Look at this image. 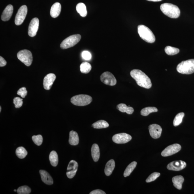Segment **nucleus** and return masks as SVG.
<instances>
[{
    "label": "nucleus",
    "mask_w": 194,
    "mask_h": 194,
    "mask_svg": "<svg viewBox=\"0 0 194 194\" xmlns=\"http://www.w3.org/2000/svg\"><path fill=\"white\" fill-rule=\"evenodd\" d=\"M27 13V8L26 5H22L18 9L15 19V24L16 25H20L24 21Z\"/></svg>",
    "instance_id": "6e6552de"
},
{
    "label": "nucleus",
    "mask_w": 194,
    "mask_h": 194,
    "mask_svg": "<svg viewBox=\"0 0 194 194\" xmlns=\"http://www.w3.org/2000/svg\"><path fill=\"white\" fill-rule=\"evenodd\" d=\"M56 77L53 73H49L46 75L43 81V85L45 89L49 90L55 80Z\"/></svg>",
    "instance_id": "dca6fc26"
},
{
    "label": "nucleus",
    "mask_w": 194,
    "mask_h": 194,
    "mask_svg": "<svg viewBox=\"0 0 194 194\" xmlns=\"http://www.w3.org/2000/svg\"><path fill=\"white\" fill-rule=\"evenodd\" d=\"M82 57L84 59L89 61L91 59L92 56L90 52L87 51H84L82 53Z\"/></svg>",
    "instance_id": "4c0bfd02"
},
{
    "label": "nucleus",
    "mask_w": 194,
    "mask_h": 194,
    "mask_svg": "<svg viewBox=\"0 0 194 194\" xmlns=\"http://www.w3.org/2000/svg\"><path fill=\"white\" fill-rule=\"evenodd\" d=\"M13 11H14V7L12 5H7L2 14V20L4 21H6L10 20L12 16Z\"/></svg>",
    "instance_id": "f3484780"
},
{
    "label": "nucleus",
    "mask_w": 194,
    "mask_h": 194,
    "mask_svg": "<svg viewBox=\"0 0 194 194\" xmlns=\"http://www.w3.org/2000/svg\"><path fill=\"white\" fill-rule=\"evenodd\" d=\"M91 155L94 161L97 162L99 161L100 156V149L98 145L97 144H94L92 146L91 150Z\"/></svg>",
    "instance_id": "4be33fe9"
},
{
    "label": "nucleus",
    "mask_w": 194,
    "mask_h": 194,
    "mask_svg": "<svg viewBox=\"0 0 194 194\" xmlns=\"http://www.w3.org/2000/svg\"><path fill=\"white\" fill-rule=\"evenodd\" d=\"M137 164L136 162L133 161L128 166L124 173V176L126 177L131 174L136 167Z\"/></svg>",
    "instance_id": "c756f323"
},
{
    "label": "nucleus",
    "mask_w": 194,
    "mask_h": 194,
    "mask_svg": "<svg viewBox=\"0 0 194 194\" xmlns=\"http://www.w3.org/2000/svg\"><path fill=\"white\" fill-rule=\"evenodd\" d=\"M41 180L47 185H50L53 184V180L52 177L48 172L44 170H40Z\"/></svg>",
    "instance_id": "a211bd4d"
},
{
    "label": "nucleus",
    "mask_w": 194,
    "mask_h": 194,
    "mask_svg": "<svg viewBox=\"0 0 194 194\" xmlns=\"http://www.w3.org/2000/svg\"><path fill=\"white\" fill-rule=\"evenodd\" d=\"M115 167V163L114 160L109 161L105 165V173L107 176H110L112 174Z\"/></svg>",
    "instance_id": "412c9836"
},
{
    "label": "nucleus",
    "mask_w": 194,
    "mask_h": 194,
    "mask_svg": "<svg viewBox=\"0 0 194 194\" xmlns=\"http://www.w3.org/2000/svg\"><path fill=\"white\" fill-rule=\"evenodd\" d=\"M101 81L107 85L113 86L116 84V80L114 75L109 72H105L101 75Z\"/></svg>",
    "instance_id": "1a4fd4ad"
},
{
    "label": "nucleus",
    "mask_w": 194,
    "mask_h": 194,
    "mask_svg": "<svg viewBox=\"0 0 194 194\" xmlns=\"http://www.w3.org/2000/svg\"><path fill=\"white\" fill-rule=\"evenodd\" d=\"M184 116V113L183 112L179 113L177 115L173 121V125L175 127H177L182 123Z\"/></svg>",
    "instance_id": "473e14b6"
},
{
    "label": "nucleus",
    "mask_w": 194,
    "mask_h": 194,
    "mask_svg": "<svg viewBox=\"0 0 194 194\" xmlns=\"http://www.w3.org/2000/svg\"><path fill=\"white\" fill-rule=\"evenodd\" d=\"M51 164L54 167L58 165V157L57 153L54 151H52L50 152L49 157Z\"/></svg>",
    "instance_id": "bb28decb"
},
{
    "label": "nucleus",
    "mask_w": 194,
    "mask_h": 194,
    "mask_svg": "<svg viewBox=\"0 0 194 194\" xmlns=\"http://www.w3.org/2000/svg\"><path fill=\"white\" fill-rule=\"evenodd\" d=\"M186 166L185 162L179 161L171 162L167 165V167L169 170L178 171L185 168Z\"/></svg>",
    "instance_id": "2eb2a0df"
},
{
    "label": "nucleus",
    "mask_w": 194,
    "mask_h": 194,
    "mask_svg": "<svg viewBox=\"0 0 194 194\" xmlns=\"http://www.w3.org/2000/svg\"><path fill=\"white\" fill-rule=\"evenodd\" d=\"M138 32L142 39L146 42L152 43L155 42V37L152 31L146 26L144 25H139Z\"/></svg>",
    "instance_id": "7ed1b4c3"
},
{
    "label": "nucleus",
    "mask_w": 194,
    "mask_h": 194,
    "mask_svg": "<svg viewBox=\"0 0 194 194\" xmlns=\"http://www.w3.org/2000/svg\"><path fill=\"white\" fill-rule=\"evenodd\" d=\"M92 127L94 129H102L109 127V124L108 122L104 120H100L92 124Z\"/></svg>",
    "instance_id": "a878e982"
},
{
    "label": "nucleus",
    "mask_w": 194,
    "mask_h": 194,
    "mask_svg": "<svg viewBox=\"0 0 194 194\" xmlns=\"http://www.w3.org/2000/svg\"><path fill=\"white\" fill-rule=\"evenodd\" d=\"M17 192L18 194H29L31 193V189L27 186H22L18 188Z\"/></svg>",
    "instance_id": "72a5a7b5"
},
{
    "label": "nucleus",
    "mask_w": 194,
    "mask_h": 194,
    "mask_svg": "<svg viewBox=\"0 0 194 194\" xmlns=\"http://www.w3.org/2000/svg\"><path fill=\"white\" fill-rule=\"evenodd\" d=\"M148 129L150 135L152 138L157 139L161 137L162 131L161 126L157 124H152L149 126Z\"/></svg>",
    "instance_id": "4468645a"
},
{
    "label": "nucleus",
    "mask_w": 194,
    "mask_h": 194,
    "mask_svg": "<svg viewBox=\"0 0 194 194\" xmlns=\"http://www.w3.org/2000/svg\"><path fill=\"white\" fill-rule=\"evenodd\" d=\"M93 101V99L90 96L81 94L77 95L71 98V101L73 105L78 106H84L89 104Z\"/></svg>",
    "instance_id": "39448f33"
},
{
    "label": "nucleus",
    "mask_w": 194,
    "mask_h": 194,
    "mask_svg": "<svg viewBox=\"0 0 194 194\" xmlns=\"http://www.w3.org/2000/svg\"><path fill=\"white\" fill-rule=\"evenodd\" d=\"M90 194H106L104 191L100 189H97L92 191L90 193Z\"/></svg>",
    "instance_id": "ea45409f"
},
{
    "label": "nucleus",
    "mask_w": 194,
    "mask_h": 194,
    "mask_svg": "<svg viewBox=\"0 0 194 194\" xmlns=\"http://www.w3.org/2000/svg\"><path fill=\"white\" fill-rule=\"evenodd\" d=\"M17 56L18 59L27 66H30L31 65L33 58L30 51L26 49L21 50L18 52Z\"/></svg>",
    "instance_id": "0eeeda50"
},
{
    "label": "nucleus",
    "mask_w": 194,
    "mask_h": 194,
    "mask_svg": "<svg viewBox=\"0 0 194 194\" xmlns=\"http://www.w3.org/2000/svg\"><path fill=\"white\" fill-rule=\"evenodd\" d=\"M165 51L166 53L169 56L174 55L178 54L180 52L179 49L169 46L165 47Z\"/></svg>",
    "instance_id": "2f4dec72"
},
{
    "label": "nucleus",
    "mask_w": 194,
    "mask_h": 194,
    "mask_svg": "<svg viewBox=\"0 0 194 194\" xmlns=\"http://www.w3.org/2000/svg\"><path fill=\"white\" fill-rule=\"evenodd\" d=\"M39 24L38 18H34L31 20L28 29V34L30 37H33L37 35L39 29Z\"/></svg>",
    "instance_id": "f8f14e48"
},
{
    "label": "nucleus",
    "mask_w": 194,
    "mask_h": 194,
    "mask_svg": "<svg viewBox=\"0 0 194 194\" xmlns=\"http://www.w3.org/2000/svg\"><path fill=\"white\" fill-rule=\"evenodd\" d=\"M76 9L77 12L80 14L81 16L85 17L87 15L86 7L84 3H78L77 5Z\"/></svg>",
    "instance_id": "393cba45"
},
{
    "label": "nucleus",
    "mask_w": 194,
    "mask_h": 194,
    "mask_svg": "<svg viewBox=\"0 0 194 194\" xmlns=\"http://www.w3.org/2000/svg\"><path fill=\"white\" fill-rule=\"evenodd\" d=\"M32 140L35 144L37 146H40L42 144L43 138L42 135H33L32 137Z\"/></svg>",
    "instance_id": "f704fd0d"
},
{
    "label": "nucleus",
    "mask_w": 194,
    "mask_h": 194,
    "mask_svg": "<svg viewBox=\"0 0 194 194\" xmlns=\"http://www.w3.org/2000/svg\"><path fill=\"white\" fill-rule=\"evenodd\" d=\"M92 66L90 64L87 62H84L81 64L80 69L81 72L87 74L91 70Z\"/></svg>",
    "instance_id": "cd10ccee"
},
{
    "label": "nucleus",
    "mask_w": 194,
    "mask_h": 194,
    "mask_svg": "<svg viewBox=\"0 0 194 194\" xmlns=\"http://www.w3.org/2000/svg\"><path fill=\"white\" fill-rule=\"evenodd\" d=\"M132 139V137L129 134L126 133L117 134L113 137L112 140L116 144H126Z\"/></svg>",
    "instance_id": "9b49d317"
},
{
    "label": "nucleus",
    "mask_w": 194,
    "mask_h": 194,
    "mask_svg": "<svg viewBox=\"0 0 194 194\" xmlns=\"http://www.w3.org/2000/svg\"><path fill=\"white\" fill-rule=\"evenodd\" d=\"M23 99L20 97H15L14 99V103L15 105V107L16 108H20L23 105Z\"/></svg>",
    "instance_id": "e433bc0d"
},
{
    "label": "nucleus",
    "mask_w": 194,
    "mask_h": 194,
    "mask_svg": "<svg viewBox=\"0 0 194 194\" xmlns=\"http://www.w3.org/2000/svg\"><path fill=\"white\" fill-rule=\"evenodd\" d=\"M81 37L80 34L70 36L62 41L60 46L63 49L71 48L78 44L80 40Z\"/></svg>",
    "instance_id": "423d86ee"
},
{
    "label": "nucleus",
    "mask_w": 194,
    "mask_h": 194,
    "mask_svg": "<svg viewBox=\"0 0 194 194\" xmlns=\"http://www.w3.org/2000/svg\"><path fill=\"white\" fill-rule=\"evenodd\" d=\"M79 142V137L78 133L73 131L69 133V142L71 145L76 146Z\"/></svg>",
    "instance_id": "aec40b11"
},
{
    "label": "nucleus",
    "mask_w": 194,
    "mask_h": 194,
    "mask_svg": "<svg viewBox=\"0 0 194 194\" xmlns=\"http://www.w3.org/2000/svg\"><path fill=\"white\" fill-rule=\"evenodd\" d=\"M78 164L76 161H71L68 166L66 175L67 177L72 179L74 177L78 168Z\"/></svg>",
    "instance_id": "ddd939ff"
},
{
    "label": "nucleus",
    "mask_w": 194,
    "mask_h": 194,
    "mask_svg": "<svg viewBox=\"0 0 194 194\" xmlns=\"http://www.w3.org/2000/svg\"><path fill=\"white\" fill-rule=\"evenodd\" d=\"M117 109L122 113H126L127 114H132L134 111L132 107H128L124 103H121L117 105Z\"/></svg>",
    "instance_id": "b1692460"
},
{
    "label": "nucleus",
    "mask_w": 194,
    "mask_h": 194,
    "mask_svg": "<svg viewBox=\"0 0 194 194\" xmlns=\"http://www.w3.org/2000/svg\"><path fill=\"white\" fill-rule=\"evenodd\" d=\"M61 11V5L58 2L55 3L50 9V14L52 17L56 18L59 15Z\"/></svg>",
    "instance_id": "6ab92c4d"
},
{
    "label": "nucleus",
    "mask_w": 194,
    "mask_h": 194,
    "mask_svg": "<svg viewBox=\"0 0 194 194\" xmlns=\"http://www.w3.org/2000/svg\"><path fill=\"white\" fill-rule=\"evenodd\" d=\"M147 1L152 2H159L162 1V0H147Z\"/></svg>",
    "instance_id": "79ce46f5"
},
{
    "label": "nucleus",
    "mask_w": 194,
    "mask_h": 194,
    "mask_svg": "<svg viewBox=\"0 0 194 194\" xmlns=\"http://www.w3.org/2000/svg\"><path fill=\"white\" fill-rule=\"evenodd\" d=\"M14 192H16V191H17V190H16V189H14Z\"/></svg>",
    "instance_id": "c03bdc74"
},
{
    "label": "nucleus",
    "mask_w": 194,
    "mask_h": 194,
    "mask_svg": "<svg viewBox=\"0 0 194 194\" xmlns=\"http://www.w3.org/2000/svg\"><path fill=\"white\" fill-rule=\"evenodd\" d=\"M181 149V146L179 144H174L167 147L161 153L164 157H167L177 153Z\"/></svg>",
    "instance_id": "9d476101"
},
{
    "label": "nucleus",
    "mask_w": 194,
    "mask_h": 194,
    "mask_svg": "<svg viewBox=\"0 0 194 194\" xmlns=\"http://www.w3.org/2000/svg\"><path fill=\"white\" fill-rule=\"evenodd\" d=\"M27 91L25 87L20 88L17 92V94L22 98H25L26 96L27 95Z\"/></svg>",
    "instance_id": "58836bf2"
},
{
    "label": "nucleus",
    "mask_w": 194,
    "mask_h": 194,
    "mask_svg": "<svg viewBox=\"0 0 194 194\" xmlns=\"http://www.w3.org/2000/svg\"><path fill=\"white\" fill-rule=\"evenodd\" d=\"M130 75L139 86L147 89H149L151 87V81L142 71L139 69H133L131 72Z\"/></svg>",
    "instance_id": "f257e3e1"
},
{
    "label": "nucleus",
    "mask_w": 194,
    "mask_h": 194,
    "mask_svg": "<svg viewBox=\"0 0 194 194\" xmlns=\"http://www.w3.org/2000/svg\"><path fill=\"white\" fill-rule=\"evenodd\" d=\"M27 154V151L23 147H20L16 150V155L20 159H23L25 158Z\"/></svg>",
    "instance_id": "7c9ffc66"
},
{
    "label": "nucleus",
    "mask_w": 194,
    "mask_h": 194,
    "mask_svg": "<svg viewBox=\"0 0 194 194\" xmlns=\"http://www.w3.org/2000/svg\"><path fill=\"white\" fill-rule=\"evenodd\" d=\"M158 112V109L155 107H146L142 109L141 111V115L144 116H147L151 113Z\"/></svg>",
    "instance_id": "c85d7f7f"
},
{
    "label": "nucleus",
    "mask_w": 194,
    "mask_h": 194,
    "mask_svg": "<svg viewBox=\"0 0 194 194\" xmlns=\"http://www.w3.org/2000/svg\"><path fill=\"white\" fill-rule=\"evenodd\" d=\"M161 10L165 15L172 18L178 17L180 14V10L177 5L169 3L163 4L160 7Z\"/></svg>",
    "instance_id": "f03ea898"
},
{
    "label": "nucleus",
    "mask_w": 194,
    "mask_h": 194,
    "mask_svg": "<svg viewBox=\"0 0 194 194\" xmlns=\"http://www.w3.org/2000/svg\"><path fill=\"white\" fill-rule=\"evenodd\" d=\"M7 62L2 56H0V67H4L6 65Z\"/></svg>",
    "instance_id": "a19ab883"
},
{
    "label": "nucleus",
    "mask_w": 194,
    "mask_h": 194,
    "mask_svg": "<svg viewBox=\"0 0 194 194\" xmlns=\"http://www.w3.org/2000/svg\"><path fill=\"white\" fill-rule=\"evenodd\" d=\"M160 175H161V174L157 172H154L152 173V174H151L150 176L148 177V178L147 179L146 182L147 183H150L156 180V179L159 177Z\"/></svg>",
    "instance_id": "c9c22d12"
},
{
    "label": "nucleus",
    "mask_w": 194,
    "mask_h": 194,
    "mask_svg": "<svg viewBox=\"0 0 194 194\" xmlns=\"http://www.w3.org/2000/svg\"><path fill=\"white\" fill-rule=\"evenodd\" d=\"M2 108L1 107H0V112H1Z\"/></svg>",
    "instance_id": "37998d69"
},
{
    "label": "nucleus",
    "mask_w": 194,
    "mask_h": 194,
    "mask_svg": "<svg viewBox=\"0 0 194 194\" xmlns=\"http://www.w3.org/2000/svg\"><path fill=\"white\" fill-rule=\"evenodd\" d=\"M177 71L183 74L189 75L194 73V59L183 61L177 66Z\"/></svg>",
    "instance_id": "20e7f679"
},
{
    "label": "nucleus",
    "mask_w": 194,
    "mask_h": 194,
    "mask_svg": "<svg viewBox=\"0 0 194 194\" xmlns=\"http://www.w3.org/2000/svg\"><path fill=\"white\" fill-rule=\"evenodd\" d=\"M172 182L174 187L179 190L182 189V184L184 181V178L181 176H176L172 178Z\"/></svg>",
    "instance_id": "5701e85b"
}]
</instances>
